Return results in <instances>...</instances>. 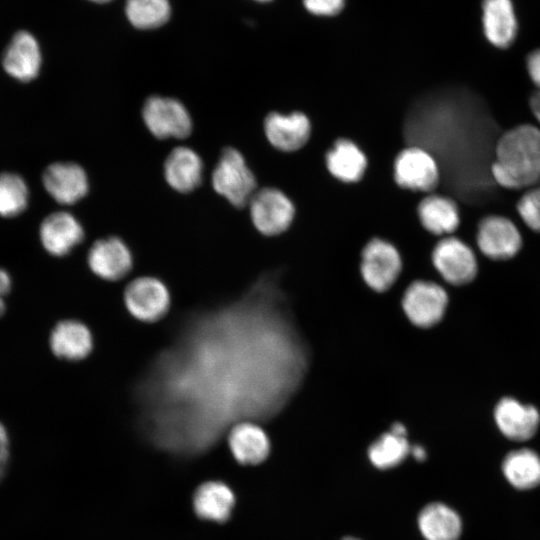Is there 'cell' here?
<instances>
[{
  "label": "cell",
  "instance_id": "obj_1",
  "mask_svg": "<svg viewBox=\"0 0 540 540\" xmlns=\"http://www.w3.org/2000/svg\"><path fill=\"white\" fill-rule=\"evenodd\" d=\"M493 182L509 190L532 188L540 182V128L524 123L496 141L490 166Z\"/></svg>",
  "mask_w": 540,
  "mask_h": 540
},
{
  "label": "cell",
  "instance_id": "obj_2",
  "mask_svg": "<svg viewBox=\"0 0 540 540\" xmlns=\"http://www.w3.org/2000/svg\"><path fill=\"white\" fill-rule=\"evenodd\" d=\"M211 183L214 191L237 210H245L259 188L256 175L244 154L233 146L221 151Z\"/></svg>",
  "mask_w": 540,
  "mask_h": 540
},
{
  "label": "cell",
  "instance_id": "obj_3",
  "mask_svg": "<svg viewBox=\"0 0 540 540\" xmlns=\"http://www.w3.org/2000/svg\"><path fill=\"white\" fill-rule=\"evenodd\" d=\"M403 260L398 249L379 237L370 239L360 254L359 272L364 284L373 292L390 291L399 281Z\"/></svg>",
  "mask_w": 540,
  "mask_h": 540
},
{
  "label": "cell",
  "instance_id": "obj_4",
  "mask_svg": "<svg viewBox=\"0 0 540 540\" xmlns=\"http://www.w3.org/2000/svg\"><path fill=\"white\" fill-rule=\"evenodd\" d=\"M449 298L446 290L430 279H415L404 289L401 309L417 329L429 330L445 316Z\"/></svg>",
  "mask_w": 540,
  "mask_h": 540
},
{
  "label": "cell",
  "instance_id": "obj_5",
  "mask_svg": "<svg viewBox=\"0 0 540 540\" xmlns=\"http://www.w3.org/2000/svg\"><path fill=\"white\" fill-rule=\"evenodd\" d=\"M247 210L253 227L266 237L286 232L295 217L293 202L273 187H259L252 195Z\"/></svg>",
  "mask_w": 540,
  "mask_h": 540
},
{
  "label": "cell",
  "instance_id": "obj_6",
  "mask_svg": "<svg viewBox=\"0 0 540 540\" xmlns=\"http://www.w3.org/2000/svg\"><path fill=\"white\" fill-rule=\"evenodd\" d=\"M396 184L405 190L429 194L440 185V168L435 157L419 146H406L394 160Z\"/></svg>",
  "mask_w": 540,
  "mask_h": 540
},
{
  "label": "cell",
  "instance_id": "obj_7",
  "mask_svg": "<svg viewBox=\"0 0 540 540\" xmlns=\"http://www.w3.org/2000/svg\"><path fill=\"white\" fill-rule=\"evenodd\" d=\"M142 120L148 131L161 140L188 137L193 128L186 106L176 98L153 95L142 107Z\"/></svg>",
  "mask_w": 540,
  "mask_h": 540
},
{
  "label": "cell",
  "instance_id": "obj_8",
  "mask_svg": "<svg viewBox=\"0 0 540 540\" xmlns=\"http://www.w3.org/2000/svg\"><path fill=\"white\" fill-rule=\"evenodd\" d=\"M123 302L133 318L144 323H154L169 311L171 295L163 281L144 275L133 279L125 287Z\"/></svg>",
  "mask_w": 540,
  "mask_h": 540
},
{
  "label": "cell",
  "instance_id": "obj_9",
  "mask_svg": "<svg viewBox=\"0 0 540 540\" xmlns=\"http://www.w3.org/2000/svg\"><path fill=\"white\" fill-rule=\"evenodd\" d=\"M431 263L444 281L455 286L469 283L477 273V260L473 250L453 235L436 241L431 252Z\"/></svg>",
  "mask_w": 540,
  "mask_h": 540
},
{
  "label": "cell",
  "instance_id": "obj_10",
  "mask_svg": "<svg viewBox=\"0 0 540 540\" xmlns=\"http://www.w3.org/2000/svg\"><path fill=\"white\" fill-rule=\"evenodd\" d=\"M476 241L480 251L493 260L514 257L522 247V236L517 226L502 215H489L478 224Z\"/></svg>",
  "mask_w": 540,
  "mask_h": 540
},
{
  "label": "cell",
  "instance_id": "obj_11",
  "mask_svg": "<svg viewBox=\"0 0 540 540\" xmlns=\"http://www.w3.org/2000/svg\"><path fill=\"white\" fill-rule=\"evenodd\" d=\"M87 264L92 273L105 281L124 278L133 267V255L128 245L117 236L96 240L88 250Z\"/></svg>",
  "mask_w": 540,
  "mask_h": 540
},
{
  "label": "cell",
  "instance_id": "obj_12",
  "mask_svg": "<svg viewBox=\"0 0 540 540\" xmlns=\"http://www.w3.org/2000/svg\"><path fill=\"white\" fill-rule=\"evenodd\" d=\"M42 182L47 193L62 205L77 203L89 191L86 171L74 162L50 164L43 173Z\"/></svg>",
  "mask_w": 540,
  "mask_h": 540
},
{
  "label": "cell",
  "instance_id": "obj_13",
  "mask_svg": "<svg viewBox=\"0 0 540 540\" xmlns=\"http://www.w3.org/2000/svg\"><path fill=\"white\" fill-rule=\"evenodd\" d=\"M417 215L425 231L436 238L452 235L461 226L462 215L458 202L451 196L432 192L417 206Z\"/></svg>",
  "mask_w": 540,
  "mask_h": 540
},
{
  "label": "cell",
  "instance_id": "obj_14",
  "mask_svg": "<svg viewBox=\"0 0 540 540\" xmlns=\"http://www.w3.org/2000/svg\"><path fill=\"white\" fill-rule=\"evenodd\" d=\"M263 129L270 145L282 152H295L301 149L311 135L310 121L299 111L289 114L270 112L264 118Z\"/></svg>",
  "mask_w": 540,
  "mask_h": 540
},
{
  "label": "cell",
  "instance_id": "obj_15",
  "mask_svg": "<svg viewBox=\"0 0 540 540\" xmlns=\"http://www.w3.org/2000/svg\"><path fill=\"white\" fill-rule=\"evenodd\" d=\"M39 235L44 249L49 254L62 257L83 241L85 232L74 215L57 211L43 219Z\"/></svg>",
  "mask_w": 540,
  "mask_h": 540
},
{
  "label": "cell",
  "instance_id": "obj_16",
  "mask_svg": "<svg viewBox=\"0 0 540 540\" xmlns=\"http://www.w3.org/2000/svg\"><path fill=\"white\" fill-rule=\"evenodd\" d=\"M41 63V50L36 38L24 30L15 33L2 57L6 73L18 81L29 82L38 76Z\"/></svg>",
  "mask_w": 540,
  "mask_h": 540
},
{
  "label": "cell",
  "instance_id": "obj_17",
  "mask_svg": "<svg viewBox=\"0 0 540 540\" xmlns=\"http://www.w3.org/2000/svg\"><path fill=\"white\" fill-rule=\"evenodd\" d=\"M228 444L233 457L244 465L263 462L271 449L267 432L258 422L252 420L233 424L228 433Z\"/></svg>",
  "mask_w": 540,
  "mask_h": 540
},
{
  "label": "cell",
  "instance_id": "obj_18",
  "mask_svg": "<svg viewBox=\"0 0 540 540\" xmlns=\"http://www.w3.org/2000/svg\"><path fill=\"white\" fill-rule=\"evenodd\" d=\"M204 164L200 155L187 146L175 147L163 165L166 183L178 193H189L200 186Z\"/></svg>",
  "mask_w": 540,
  "mask_h": 540
},
{
  "label": "cell",
  "instance_id": "obj_19",
  "mask_svg": "<svg viewBox=\"0 0 540 540\" xmlns=\"http://www.w3.org/2000/svg\"><path fill=\"white\" fill-rule=\"evenodd\" d=\"M49 341L53 354L69 361L85 359L94 347L93 334L89 327L74 319L58 322L51 331Z\"/></svg>",
  "mask_w": 540,
  "mask_h": 540
},
{
  "label": "cell",
  "instance_id": "obj_20",
  "mask_svg": "<svg viewBox=\"0 0 540 540\" xmlns=\"http://www.w3.org/2000/svg\"><path fill=\"white\" fill-rule=\"evenodd\" d=\"M494 417L503 435L516 441L533 437L540 422V416L535 407L524 405L509 397L499 401Z\"/></svg>",
  "mask_w": 540,
  "mask_h": 540
},
{
  "label": "cell",
  "instance_id": "obj_21",
  "mask_svg": "<svg viewBox=\"0 0 540 540\" xmlns=\"http://www.w3.org/2000/svg\"><path fill=\"white\" fill-rule=\"evenodd\" d=\"M328 172L343 183L359 182L367 169V157L350 139L339 138L325 154Z\"/></svg>",
  "mask_w": 540,
  "mask_h": 540
},
{
  "label": "cell",
  "instance_id": "obj_22",
  "mask_svg": "<svg viewBox=\"0 0 540 540\" xmlns=\"http://www.w3.org/2000/svg\"><path fill=\"white\" fill-rule=\"evenodd\" d=\"M483 26L485 36L491 44L498 48L508 47L517 30L511 0H484Z\"/></svg>",
  "mask_w": 540,
  "mask_h": 540
},
{
  "label": "cell",
  "instance_id": "obj_23",
  "mask_svg": "<svg viewBox=\"0 0 540 540\" xmlns=\"http://www.w3.org/2000/svg\"><path fill=\"white\" fill-rule=\"evenodd\" d=\"M235 497L224 483L210 481L202 484L195 492L193 505L196 514L206 520L223 522L234 507Z\"/></svg>",
  "mask_w": 540,
  "mask_h": 540
},
{
  "label": "cell",
  "instance_id": "obj_24",
  "mask_svg": "<svg viewBox=\"0 0 540 540\" xmlns=\"http://www.w3.org/2000/svg\"><path fill=\"white\" fill-rule=\"evenodd\" d=\"M418 527L426 540H457L462 524L452 508L442 503H431L420 512Z\"/></svg>",
  "mask_w": 540,
  "mask_h": 540
},
{
  "label": "cell",
  "instance_id": "obj_25",
  "mask_svg": "<svg viewBox=\"0 0 540 540\" xmlns=\"http://www.w3.org/2000/svg\"><path fill=\"white\" fill-rule=\"evenodd\" d=\"M502 470L515 488L530 489L540 484V457L530 449L510 452L503 461Z\"/></svg>",
  "mask_w": 540,
  "mask_h": 540
},
{
  "label": "cell",
  "instance_id": "obj_26",
  "mask_svg": "<svg viewBox=\"0 0 540 540\" xmlns=\"http://www.w3.org/2000/svg\"><path fill=\"white\" fill-rule=\"evenodd\" d=\"M410 450L408 437L387 430L369 445L367 455L376 468L390 469L403 462L410 455Z\"/></svg>",
  "mask_w": 540,
  "mask_h": 540
},
{
  "label": "cell",
  "instance_id": "obj_27",
  "mask_svg": "<svg viewBox=\"0 0 540 540\" xmlns=\"http://www.w3.org/2000/svg\"><path fill=\"white\" fill-rule=\"evenodd\" d=\"M128 21L137 29H155L166 23L171 14L168 0H126Z\"/></svg>",
  "mask_w": 540,
  "mask_h": 540
},
{
  "label": "cell",
  "instance_id": "obj_28",
  "mask_svg": "<svg viewBox=\"0 0 540 540\" xmlns=\"http://www.w3.org/2000/svg\"><path fill=\"white\" fill-rule=\"evenodd\" d=\"M29 189L24 179L10 172L0 173V216L15 217L27 207Z\"/></svg>",
  "mask_w": 540,
  "mask_h": 540
},
{
  "label": "cell",
  "instance_id": "obj_29",
  "mask_svg": "<svg viewBox=\"0 0 540 540\" xmlns=\"http://www.w3.org/2000/svg\"><path fill=\"white\" fill-rule=\"evenodd\" d=\"M516 210L529 229L540 233V187L529 188L517 201Z\"/></svg>",
  "mask_w": 540,
  "mask_h": 540
},
{
  "label": "cell",
  "instance_id": "obj_30",
  "mask_svg": "<svg viewBox=\"0 0 540 540\" xmlns=\"http://www.w3.org/2000/svg\"><path fill=\"white\" fill-rule=\"evenodd\" d=\"M345 0H303L305 8L318 16H333L341 11Z\"/></svg>",
  "mask_w": 540,
  "mask_h": 540
},
{
  "label": "cell",
  "instance_id": "obj_31",
  "mask_svg": "<svg viewBox=\"0 0 540 540\" xmlns=\"http://www.w3.org/2000/svg\"><path fill=\"white\" fill-rule=\"evenodd\" d=\"M527 71L533 84L540 90V49L529 54Z\"/></svg>",
  "mask_w": 540,
  "mask_h": 540
},
{
  "label": "cell",
  "instance_id": "obj_32",
  "mask_svg": "<svg viewBox=\"0 0 540 540\" xmlns=\"http://www.w3.org/2000/svg\"><path fill=\"white\" fill-rule=\"evenodd\" d=\"M9 459V440L5 427L0 423V480L5 474Z\"/></svg>",
  "mask_w": 540,
  "mask_h": 540
},
{
  "label": "cell",
  "instance_id": "obj_33",
  "mask_svg": "<svg viewBox=\"0 0 540 540\" xmlns=\"http://www.w3.org/2000/svg\"><path fill=\"white\" fill-rule=\"evenodd\" d=\"M12 286L10 275L2 268H0V317L5 312V303L3 297L7 295Z\"/></svg>",
  "mask_w": 540,
  "mask_h": 540
},
{
  "label": "cell",
  "instance_id": "obj_34",
  "mask_svg": "<svg viewBox=\"0 0 540 540\" xmlns=\"http://www.w3.org/2000/svg\"><path fill=\"white\" fill-rule=\"evenodd\" d=\"M529 106L532 115L540 123V90L537 89L532 93L529 99Z\"/></svg>",
  "mask_w": 540,
  "mask_h": 540
},
{
  "label": "cell",
  "instance_id": "obj_35",
  "mask_svg": "<svg viewBox=\"0 0 540 540\" xmlns=\"http://www.w3.org/2000/svg\"><path fill=\"white\" fill-rule=\"evenodd\" d=\"M410 455L417 461H423L427 457L425 448L422 445H411Z\"/></svg>",
  "mask_w": 540,
  "mask_h": 540
},
{
  "label": "cell",
  "instance_id": "obj_36",
  "mask_svg": "<svg viewBox=\"0 0 540 540\" xmlns=\"http://www.w3.org/2000/svg\"><path fill=\"white\" fill-rule=\"evenodd\" d=\"M92 2H95V3H106V2H109L110 0H90Z\"/></svg>",
  "mask_w": 540,
  "mask_h": 540
},
{
  "label": "cell",
  "instance_id": "obj_37",
  "mask_svg": "<svg viewBox=\"0 0 540 540\" xmlns=\"http://www.w3.org/2000/svg\"><path fill=\"white\" fill-rule=\"evenodd\" d=\"M343 540H359V539L348 537V538H345Z\"/></svg>",
  "mask_w": 540,
  "mask_h": 540
},
{
  "label": "cell",
  "instance_id": "obj_38",
  "mask_svg": "<svg viewBox=\"0 0 540 540\" xmlns=\"http://www.w3.org/2000/svg\"><path fill=\"white\" fill-rule=\"evenodd\" d=\"M256 1H259V2H267V1H270V0H256Z\"/></svg>",
  "mask_w": 540,
  "mask_h": 540
}]
</instances>
